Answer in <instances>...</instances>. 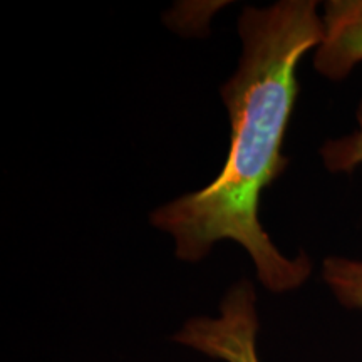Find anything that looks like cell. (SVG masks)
<instances>
[{
	"label": "cell",
	"instance_id": "4",
	"mask_svg": "<svg viewBox=\"0 0 362 362\" xmlns=\"http://www.w3.org/2000/svg\"><path fill=\"white\" fill-rule=\"evenodd\" d=\"M322 280L339 304L362 310V260L327 257L322 262Z\"/></svg>",
	"mask_w": 362,
	"mask_h": 362
},
{
	"label": "cell",
	"instance_id": "3",
	"mask_svg": "<svg viewBox=\"0 0 362 362\" xmlns=\"http://www.w3.org/2000/svg\"><path fill=\"white\" fill-rule=\"evenodd\" d=\"M324 37L315 49L314 69L329 81H344L362 64V0H329Z\"/></svg>",
	"mask_w": 362,
	"mask_h": 362
},
{
	"label": "cell",
	"instance_id": "1",
	"mask_svg": "<svg viewBox=\"0 0 362 362\" xmlns=\"http://www.w3.org/2000/svg\"><path fill=\"white\" fill-rule=\"evenodd\" d=\"M238 69L220 88L228 110L230 148L218 176L151 214V225L170 233L183 262H200L220 240L245 248L267 291L292 292L312 275L305 252L288 259L262 228L264 189L288 166L282 144L298 94L297 66L324 37L314 0H282L243 8Z\"/></svg>",
	"mask_w": 362,
	"mask_h": 362
},
{
	"label": "cell",
	"instance_id": "2",
	"mask_svg": "<svg viewBox=\"0 0 362 362\" xmlns=\"http://www.w3.org/2000/svg\"><path fill=\"white\" fill-rule=\"evenodd\" d=\"M257 296L248 280L235 284L221 298L216 317L187 320L173 341L223 362H260Z\"/></svg>",
	"mask_w": 362,
	"mask_h": 362
},
{
	"label": "cell",
	"instance_id": "5",
	"mask_svg": "<svg viewBox=\"0 0 362 362\" xmlns=\"http://www.w3.org/2000/svg\"><path fill=\"white\" fill-rule=\"evenodd\" d=\"M357 129L342 138L327 139L320 146V158L330 173H352L362 165V101L356 111Z\"/></svg>",
	"mask_w": 362,
	"mask_h": 362
}]
</instances>
